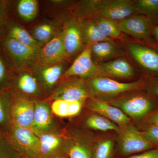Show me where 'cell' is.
<instances>
[{
  "label": "cell",
  "instance_id": "24",
  "mask_svg": "<svg viewBox=\"0 0 158 158\" xmlns=\"http://www.w3.org/2000/svg\"><path fill=\"white\" fill-rule=\"evenodd\" d=\"M17 9L20 17L24 20L30 21L37 16L38 2L36 0H20L18 3Z\"/></svg>",
  "mask_w": 158,
  "mask_h": 158
},
{
  "label": "cell",
  "instance_id": "12",
  "mask_svg": "<svg viewBox=\"0 0 158 158\" xmlns=\"http://www.w3.org/2000/svg\"><path fill=\"white\" fill-rule=\"evenodd\" d=\"M89 89L81 80H73L64 83L59 87L52 96L54 100L67 101L84 102L89 96Z\"/></svg>",
  "mask_w": 158,
  "mask_h": 158
},
{
  "label": "cell",
  "instance_id": "36",
  "mask_svg": "<svg viewBox=\"0 0 158 158\" xmlns=\"http://www.w3.org/2000/svg\"><path fill=\"white\" fill-rule=\"evenodd\" d=\"M6 8L2 3L0 2V30L2 28L5 17H6Z\"/></svg>",
  "mask_w": 158,
  "mask_h": 158
},
{
  "label": "cell",
  "instance_id": "32",
  "mask_svg": "<svg viewBox=\"0 0 158 158\" xmlns=\"http://www.w3.org/2000/svg\"><path fill=\"white\" fill-rule=\"evenodd\" d=\"M51 109L52 113L59 117H70L69 101L61 99L54 100Z\"/></svg>",
  "mask_w": 158,
  "mask_h": 158
},
{
  "label": "cell",
  "instance_id": "7",
  "mask_svg": "<svg viewBox=\"0 0 158 158\" xmlns=\"http://www.w3.org/2000/svg\"><path fill=\"white\" fill-rule=\"evenodd\" d=\"M118 25L121 32L140 40L148 39L154 28L152 19L141 15L120 20Z\"/></svg>",
  "mask_w": 158,
  "mask_h": 158
},
{
  "label": "cell",
  "instance_id": "15",
  "mask_svg": "<svg viewBox=\"0 0 158 158\" xmlns=\"http://www.w3.org/2000/svg\"><path fill=\"white\" fill-rule=\"evenodd\" d=\"M62 34L66 56L75 55L83 46L84 39L81 27L75 22H71L66 26Z\"/></svg>",
  "mask_w": 158,
  "mask_h": 158
},
{
  "label": "cell",
  "instance_id": "25",
  "mask_svg": "<svg viewBox=\"0 0 158 158\" xmlns=\"http://www.w3.org/2000/svg\"><path fill=\"white\" fill-rule=\"evenodd\" d=\"M94 23L101 33L110 39L118 37L121 34L118 23L112 20L98 18L95 20Z\"/></svg>",
  "mask_w": 158,
  "mask_h": 158
},
{
  "label": "cell",
  "instance_id": "2",
  "mask_svg": "<svg viewBox=\"0 0 158 158\" xmlns=\"http://www.w3.org/2000/svg\"><path fill=\"white\" fill-rule=\"evenodd\" d=\"M120 127L118 133L119 149L123 155H129L149 149L152 144L134 125L130 123Z\"/></svg>",
  "mask_w": 158,
  "mask_h": 158
},
{
  "label": "cell",
  "instance_id": "22",
  "mask_svg": "<svg viewBox=\"0 0 158 158\" xmlns=\"http://www.w3.org/2000/svg\"><path fill=\"white\" fill-rule=\"evenodd\" d=\"M81 28L84 39L88 42V45L90 46L98 43L112 41V39L101 33L94 22H88L85 23Z\"/></svg>",
  "mask_w": 158,
  "mask_h": 158
},
{
  "label": "cell",
  "instance_id": "23",
  "mask_svg": "<svg viewBox=\"0 0 158 158\" xmlns=\"http://www.w3.org/2000/svg\"><path fill=\"white\" fill-rule=\"evenodd\" d=\"M86 123L90 128L103 131H115L118 132L120 129L116 123L100 115H94L89 116L86 120Z\"/></svg>",
  "mask_w": 158,
  "mask_h": 158
},
{
  "label": "cell",
  "instance_id": "17",
  "mask_svg": "<svg viewBox=\"0 0 158 158\" xmlns=\"http://www.w3.org/2000/svg\"><path fill=\"white\" fill-rule=\"evenodd\" d=\"M102 66L107 75L118 77L131 78L135 74L131 65L124 59H116L106 62Z\"/></svg>",
  "mask_w": 158,
  "mask_h": 158
},
{
  "label": "cell",
  "instance_id": "13",
  "mask_svg": "<svg viewBox=\"0 0 158 158\" xmlns=\"http://www.w3.org/2000/svg\"><path fill=\"white\" fill-rule=\"evenodd\" d=\"M62 34H57L40 49V62L44 65L59 64L66 58Z\"/></svg>",
  "mask_w": 158,
  "mask_h": 158
},
{
  "label": "cell",
  "instance_id": "21",
  "mask_svg": "<svg viewBox=\"0 0 158 158\" xmlns=\"http://www.w3.org/2000/svg\"><path fill=\"white\" fill-rule=\"evenodd\" d=\"M17 86L22 92L26 94L36 95L40 93L37 79L27 72H24L20 74L18 79Z\"/></svg>",
  "mask_w": 158,
  "mask_h": 158
},
{
  "label": "cell",
  "instance_id": "19",
  "mask_svg": "<svg viewBox=\"0 0 158 158\" xmlns=\"http://www.w3.org/2000/svg\"><path fill=\"white\" fill-rule=\"evenodd\" d=\"M8 37L25 45L34 48H40V44L37 42L32 35L25 29L16 25L9 27Z\"/></svg>",
  "mask_w": 158,
  "mask_h": 158
},
{
  "label": "cell",
  "instance_id": "33",
  "mask_svg": "<svg viewBox=\"0 0 158 158\" xmlns=\"http://www.w3.org/2000/svg\"><path fill=\"white\" fill-rule=\"evenodd\" d=\"M142 133L144 137L153 145L158 144V127L152 125Z\"/></svg>",
  "mask_w": 158,
  "mask_h": 158
},
{
  "label": "cell",
  "instance_id": "34",
  "mask_svg": "<svg viewBox=\"0 0 158 158\" xmlns=\"http://www.w3.org/2000/svg\"><path fill=\"white\" fill-rule=\"evenodd\" d=\"M127 158H158V148L148 151L141 154L132 156Z\"/></svg>",
  "mask_w": 158,
  "mask_h": 158
},
{
  "label": "cell",
  "instance_id": "42",
  "mask_svg": "<svg viewBox=\"0 0 158 158\" xmlns=\"http://www.w3.org/2000/svg\"><path fill=\"white\" fill-rule=\"evenodd\" d=\"M1 135V134H0V135Z\"/></svg>",
  "mask_w": 158,
  "mask_h": 158
},
{
  "label": "cell",
  "instance_id": "14",
  "mask_svg": "<svg viewBox=\"0 0 158 158\" xmlns=\"http://www.w3.org/2000/svg\"><path fill=\"white\" fill-rule=\"evenodd\" d=\"M88 107L121 127L130 123V118L128 116L120 109L106 102L98 99L91 100L88 103Z\"/></svg>",
  "mask_w": 158,
  "mask_h": 158
},
{
  "label": "cell",
  "instance_id": "6",
  "mask_svg": "<svg viewBox=\"0 0 158 158\" xmlns=\"http://www.w3.org/2000/svg\"><path fill=\"white\" fill-rule=\"evenodd\" d=\"M95 9L102 17L107 19H124L135 13L134 3L129 0H106L95 2Z\"/></svg>",
  "mask_w": 158,
  "mask_h": 158
},
{
  "label": "cell",
  "instance_id": "41",
  "mask_svg": "<svg viewBox=\"0 0 158 158\" xmlns=\"http://www.w3.org/2000/svg\"><path fill=\"white\" fill-rule=\"evenodd\" d=\"M66 157H67V156L63 157L60 158H66Z\"/></svg>",
  "mask_w": 158,
  "mask_h": 158
},
{
  "label": "cell",
  "instance_id": "10",
  "mask_svg": "<svg viewBox=\"0 0 158 158\" xmlns=\"http://www.w3.org/2000/svg\"><path fill=\"white\" fill-rule=\"evenodd\" d=\"M34 131L39 140L38 158H60L67 156L60 136L50 133Z\"/></svg>",
  "mask_w": 158,
  "mask_h": 158
},
{
  "label": "cell",
  "instance_id": "31",
  "mask_svg": "<svg viewBox=\"0 0 158 158\" xmlns=\"http://www.w3.org/2000/svg\"><path fill=\"white\" fill-rule=\"evenodd\" d=\"M22 156L12 147L6 138L0 135V158H21Z\"/></svg>",
  "mask_w": 158,
  "mask_h": 158
},
{
  "label": "cell",
  "instance_id": "11",
  "mask_svg": "<svg viewBox=\"0 0 158 158\" xmlns=\"http://www.w3.org/2000/svg\"><path fill=\"white\" fill-rule=\"evenodd\" d=\"M127 48L135 60L144 69L158 73V52L151 48L138 44L129 43Z\"/></svg>",
  "mask_w": 158,
  "mask_h": 158
},
{
  "label": "cell",
  "instance_id": "18",
  "mask_svg": "<svg viewBox=\"0 0 158 158\" xmlns=\"http://www.w3.org/2000/svg\"><path fill=\"white\" fill-rule=\"evenodd\" d=\"M64 65L61 63L44 65L39 72V78L46 88H51L62 76Z\"/></svg>",
  "mask_w": 158,
  "mask_h": 158
},
{
  "label": "cell",
  "instance_id": "35",
  "mask_svg": "<svg viewBox=\"0 0 158 158\" xmlns=\"http://www.w3.org/2000/svg\"><path fill=\"white\" fill-rule=\"evenodd\" d=\"M7 78V71L5 62L0 56V85H2Z\"/></svg>",
  "mask_w": 158,
  "mask_h": 158
},
{
  "label": "cell",
  "instance_id": "39",
  "mask_svg": "<svg viewBox=\"0 0 158 158\" xmlns=\"http://www.w3.org/2000/svg\"><path fill=\"white\" fill-rule=\"evenodd\" d=\"M153 34L154 35L156 39L158 42V25L155 27L154 28L153 31Z\"/></svg>",
  "mask_w": 158,
  "mask_h": 158
},
{
  "label": "cell",
  "instance_id": "20",
  "mask_svg": "<svg viewBox=\"0 0 158 158\" xmlns=\"http://www.w3.org/2000/svg\"><path fill=\"white\" fill-rule=\"evenodd\" d=\"M92 150L83 141H69L65 146L66 156L70 158H92Z\"/></svg>",
  "mask_w": 158,
  "mask_h": 158
},
{
  "label": "cell",
  "instance_id": "16",
  "mask_svg": "<svg viewBox=\"0 0 158 158\" xmlns=\"http://www.w3.org/2000/svg\"><path fill=\"white\" fill-rule=\"evenodd\" d=\"M52 122V112L48 105L42 102H35L32 129L36 131H44L50 127Z\"/></svg>",
  "mask_w": 158,
  "mask_h": 158
},
{
  "label": "cell",
  "instance_id": "30",
  "mask_svg": "<svg viewBox=\"0 0 158 158\" xmlns=\"http://www.w3.org/2000/svg\"><path fill=\"white\" fill-rule=\"evenodd\" d=\"M11 101L5 94L0 93V126L8 127L11 126L10 107Z\"/></svg>",
  "mask_w": 158,
  "mask_h": 158
},
{
  "label": "cell",
  "instance_id": "37",
  "mask_svg": "<svg viewBox=\"0 0 158 158\" xmlns=\"http://www.w3.org/2000/svg\"><path fill=\"white\" fill-rule=\"evenodd\" d=\"M150 122L154 125L158 127V113L155 114L150 119Z\"/></svg>",
  "mask_w": 158,
  "mask_h": 158
},
{
  "label": "cell",
  "instance_id": "29",
  "mask_svg": "<svg viewBox=\"0 0 158 158\" xmlns=\"http://www.w3.org/2000/svg\"><path fill=\"white\" fill-rule=\"evenodd\" d=\"M114 143L110 139L100 141L92 150V158H111Z\"/></svg>",
  "mask_w": 158,
  "mask_h": 158
},
{
  "label": "cell",
  "instance_id": "40",
  "mask_svg": "<svg viewBox=\"0 0 158 158\" xmlns=\"http://www.w3.org/2000/svg\"><path fill=\"white\" fill-rule=\"evenodd\" d=\"M21 158H34L24 156H22Z\"/></svg>",
  "mask_w": 158,
  "mask_h": 158
},
{
  "label": "cell",
  "instance_id": "28",
  "mask_svg": "<svg viewBox=\"0 0 158 158\" xmlns=\"http://www.w3.org/2000/svg\"><path fill=\"white\" fill-rule=\"evenodd\" d=\"M55 28L50 24L43 23L37 26L33 31V37L39 43H47L55 36Z\"/></svg>",
  "mask_w": 158,
  "mask_h": 158
},
{
  "label": "cell",
  "instance_id": "1",
  "mask_svg": "<svg viewBox=\"0 0 158 158\" xmlns=\"http://www.w3.org/2000/svg\"><path fill=\"white\" fill-rule=\"evenodd\" d=\"M6 138L22 156L38 158L39 138L32 129L11 125Z\"/></svg>",
  "mask_w": 158,
  "mask_h": 158
},
{
  "label": "cell",
  "instance_id": "5",
  "mask_svg": "<svg viewBox=\"0 0 158 158\" xmlns=\"http://www.w3.org/2000/svg\"><path fill=\"white\" fill-rule=\"evenodd\" d=\"M105 75L107 74L102 67L98 66L94 62L92 59L91 47L88 45L69 68L63 74L62 76L64 77L78 76L92 78Z\"/></svg>",
  "mask_w": 158,
  "mask_h": 158
},
{
  "label": "cell",
  "instance_id": "8",
  "mask_svg": "<svg viewBox=\"0 0 158 158\" xmlns=\"http://www.w3.org/2000/svg\"><path fill=\"white\" fill-rule=\"evenodd\" d=\"M111 105L120 109L130 118L138 119L148 114L152 107L149 98L143 94H138L113 101Z\"/></svg>",
  "mask_w": 158,
  "mask_h": 158
},
{
  "label": "cell",
  "instance_id": "26",
  "mask_svg": "<svg viewBox=\"0 0 158 158\" xmlns=\"http://www.w3.org/2000/svg\"><path fill=\"white\" fill-rule=\"evenodd\" d=\"M135 12L152 19L158 16V0H139L134 3Z\"/></svg>",
  "mask_w": 158,
  "mask_h": 158
},
{
  "label": "cell",
  "instance_id": "27",
  "mask_svg": "<svg viewBox=\"0 0 158 158\" xmlns=\"http://www.w3.org/2000/svg\"><path fill=\"white\" fill-rule=\"evenodd\" d=\"M90 47L92 54L98 59H106L113 56L116 53V47L112 41L98 43Z\"/></svg>",
  "mask_w": 158,
  "mask_h": 158
},
{
  "label": "cell",
  "instance_id": "3",
  "mask_svg": "<svg viewBox=\"0 0 158 158\" xmlns=\"http://www.w3.org/2000/svg\"><path fill=\"white\" fill-rule=\"evenodd\" d=\"M4 46L15 64L19 68H30L40 62L41 48L25 45L9 37L5 40Z\"/></svg>",
  "mask_w": 158,
  "mask_h": 158
},
{
  "label": "cell",
  "instance_id": "9",
  "mask_svg": "<svg viewBox=\"0 0 158 158\" xmlns=\"http://www.w3.org/2000/svg\"><path fill=\"white\" fill-rule=\"evenodd\" d=\"M34 109L35 103L24 98H17L11 101V125L32 129Z\"/></svg>",
  "mask_w": 158,
  "mask_h": 158
},
{
  "label": "cell",
  "instance_id": "4",
  "mask_svg": "<svg viewBox=\"0 0 158 158\" xmlns=\"http://www.w3.org/2000/svg\"><path fill=\"white\" fill-rule=\"evenodd\" d=\"M143 82L138 81L131 83H122L101 76L90 78L88 82L89 91L99 96H113L136 89Z\"/></svg>",
  "mask_w": 158,
  "mask_h": 158
},
{
  "label": "cell",
  "instance_id": "38",
  "mask_svg": "<svg viewBox=\"0 0 158 158\" xmlns=\"http://www.w3.org/2000/svg\"><path fill=\"white\" fill-rule=\"evenodd\" d=\"M155 84L152 86V90L155 94L158 96V81L155 82Z\"/></svg>",
  "mask_w": 158,
  "mask_h": 158
}]
</instances>
